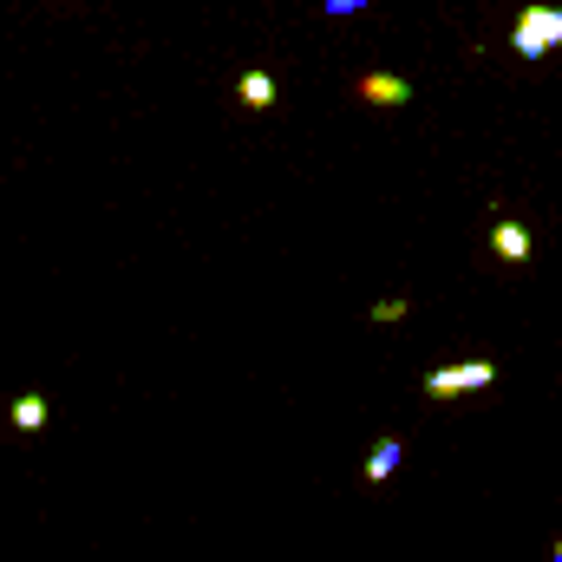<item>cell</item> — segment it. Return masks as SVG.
<instances>
[{
  "label": "cell",
  "mask_w": 562,
  "mask_h": 562,
  "mask_svg": "<svg viewBox=\"0 0 562 562\" xmlns=\"http://www.w3.org/2000/svg\"><path fill=\"white\" fill-rule=\"evenodd\" d=\"M550 557H557V562H562V543H557V550H550Z\"/></svg>",
  "instance_id": "10"
},
{
  "label": "cell",
  "mask_w": 562,
  "mask_h": 562,
  "mask_svg": "<svg viewBox=\"0 0 562 562\" xmlns=\"http://www.w3.org/2000/svg\"><path fill=\"white\" fill-rule=\"evenodd\" d=\"M360 99H367V105H406L413 86H406L400 72H360Z\"/></svg>",
  "instance_id": "3"
},
{
  "label": "cell",
  "mask_w": 562,
  "mask_h": 562,
  "mask_svg": "<svg viewBox=\"0 0 562 562\" xmlns=\"http://www.w3.org/2000/svg\"><path fill=\"white\" fill-rule=\"evenodd\" d=\"M46 425V393H20L13 400V431H40Z\"/></svg>",
  "instance_id": "7"
},
{
  "label": "cell",
  "mask_w": 562,
  "mask_h": 562,
  "mask_svg": "<svg viewBox=\"0 0 562 562\" xmlns=\"http://www.w3.org/2000/svg\"><path fill=\"white\" fill-rule=\"evenodd\" d=\"M400 471V438H380L373 451H367V484H386Z\"/></svg>",
  "instance_id": "6"
},
{
  "label": "cell",
  "mask_w": 562,
  "mask_h": 562,
  "mask_svg": "<svg viewBox=\"0 0 562 562\" xmlns=\"http://www.w3.org/2000/svg\"><path fill=\"white\" fill-rule=\"evenodd\" d=\"M406 314H413L406 301H380V307H373V321H380V327H393V321H406Z\"/></svg>",
  "instance_id": "8"
},
{
  "label": "cell",
  "mask_w": 562,
  "mask_h": 562,
  "mask_svg": "<svg viewBox=\"0 0 562 562\" xmlns=\"http://www.w3.org/2000/svg\"><path fill=\"white\" fill-rule=\"evenodd\" d=\"M491 249H497V262H530V229L524 223H497L491 229Z\"/></svg>",
  "instance_id": "4"
},
{
  "label": "cell",
  "mask_w": 562,
  "mask_h": 562,
  "mask_svg": "<svg viewBox=\"0 0 562 562\" xmlns=\"http://www.w3.org/2000/svg\"><path fill=\"white\" fill-rule=\"evenodd\" d=\"M484 386H497L491 360H464V367H431L425 373V400H464V393H484Z\"/></svg>",
  "instance_id": "2"
},
{
  "label": "cell",
  "mask_w": 562,
  "mask_h": 562,
  "mask_svg": "<svg viewBox=\"0 0 562 562\" xmlns=\"http://www.w3.org/2000/svg\"><path fill=\"white\" fill-rule=\"evenodd\" d=\"M236 99H243L249 112H269V105H276V79H269V72H243V79H236Z\"/></svg>",
  "instance_id": "5"
},
{
  "label": "cell",
  "mask_w": 562,
  "mask_h": 562,
  "mask_svg": "<svg viewBox=\"0 0 562 562\" xmlns=\"http://www.w3.org/2000/svg\"><path fill=\"white\" fill-rule=\"evenodd\" d=\"M510 46H517V59H543V53H557L562 46V7H524L517 26H510Z\"/></svg>",
  "instance_id": "1"
},
{
  "label": "cell",
  "mask_w": 562,
  "mask_h": 562,
  "mask_svg": "<svg viewBox=\"0 0 562 562\" xmlns=\"http://www.w3.org/2000/svg\"><path fill=\"white\" fill-rule=\"evenodd\" d=\"M360 7H373V0H327L321 13H327V20H347V13H360Z\"/></svg>",
  "instance_id": "9"
}]
</instances>
